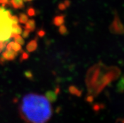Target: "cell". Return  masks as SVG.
Masks as SVG:
<instances>
[{"label": "cell", "instance_id": "cell-21", "mask_svg": "<svg viewBox=\"0 0 124 123\" xmlns=\"http://www.w3.org/2000/svg\"><path fill=\"white\" fill-rule=\"evenodd\" d=\"M58 8L61 11H64V10H66L68 8V7L66 6V5L64 3V2H62V3H60L59 4Z\"/></svg>", "mask_w": 124, "mask_h": 123}, {"label": "cell", "instance_id": "cell-20", "mask_svg": "<svg viewBox=\"0 0 124 123\" xmlns=\"http://www.w3.org/2000/svg\"><path fill=\"white\" fill-rule=\"evenodd\" d=\"M30 31H29V30L25 29V30L22 31V37L23 38H28L29 35H30Z\"/></svg>", "mask_w": 124, "mask_h": 123}, {"label": "cell", "instance_id": "cell-3", "mask_svg": "<svg viewBox=\"0 0 124 123\" xmlns=\"http://www.w3.org/2000/svg\"><path fill=\"white\" fill-rule=\"evenodd\" d=\"M110 30L112 33L123 34L124 33V27L121 23L117 14H115L114 20L110 27Z\"/></svg>", "mask_w": 124, "mask_h": 123}, {"label": "cell", "instance_id": "cell-27", "mask_svg": "<svg viewBox=\"0 0 124 123\" xmlns=\"http://www.w3.org/2000/svg\"><path fill=\"white\" fill-rule=\"evenodd\" d=\"M60 91H61V90H60V88L59 87H57V88H55V91H54V92H55V93L57 94V95H58L60 93Z\"/></svg>", "mask_w": 124, "mask_h": 123}, {"label": "cell", "instance_id": "cell-8", "mask_svg": "<svg viewBox=\"0 0 124 123\" xmlns=\"http://www.w3.org/2000/svg\"><path fill=\"white\" fill-rule=\"evenodd\" d=\"M65 22V16L64 15H57L54 18L52 23L56 27H59L63 25Z\"/></svg>", "mask_w": 124, "mask_h": 123}, {"label": "cell", "instance_id": "cell-9", "mask_svg": "<svg viewBox=\"0 0 124 123\" xmlns=\"http://www.w3.org/2000/svg\"><path fill=\"white\" fill-rule=\"evenodd\" d=\"M25 25V27H24V28L26 30H29L30 32L34 31L35 30V28H36V22L33 19L28 20Z\"/></svg>", "mask_w": 124, "mask_h": 123}, {"label": "cell", "instance_id": "cell-23", "mask_svg": "<svg viewBox=\"0 0 124 123\" xmlns=\"http://www.w3.org/2000/svg\"><path fill=\"white\" fill-rule=\"evenodd\" d=\"M37 34L38 36H39V37L42 38V37H44L46 34V32L44 31V30H38L37 32Z\"/></svg>", "mask_w": 124, "mask_h": 123}, {"label": "cell", "instance_id": "cell-11", "mask_svg": "<svg viewBox=\"0 0 124 123\" xmlns=\"http://www.w3.org/2000/svg\"><path fill=\"white\" fill-rule=\"evenodd\" d=\"M23 31L22 27L18 24H11V33L13 35H21Z\"/></svg>", "mask_w": 124, "mask_h": 123}, {"label": "cell", "instance_id": "cell-25", "mask_svg": "<svg viewBox=\"0 0 124 123\" xmlns=\"http://www.w3.org/2000/svg\"><path fill=\"white\" fill-rule=\"evenodd\" d=\"M86 101L88 103H92L93 102V101H94V97L93 96V95L90 94V95H88L86 97Z\"/></svg>", "mask_w": 124, "mask_h": 123}, {"label": "cell", "instance_id": "cell-18", "mask_svg": "<svg viewBox=\"0 0 124 123\" xmlns=\"http://www.w3.org/2000/svg\"><path fill=\"white\" fill-rule=\"evenodd\" d=\"M24 75L28 79L31 80L33 79V73H32V72L30 70H26V71H25V72H24Z\"/></svg>", "mask_w": 124, "mask_h": 123}, {"label": "cell", "instance_id": "cell-2", "mask_svg": "<svg viewBox=\"0 0 124 123\" xmlns=\"http://www.w3.org/2000/svg\"><path fill=\"white\" fill-rule=\"evenodd\" d=\"M11 24V20L3 6L0 9V41H6L10 38Z\"/></svg>", "mask_w": 124, "mask_h": 123}, {"label": "cell", "instance_id": "cell-4", "mask_svg": "<svg viewBox=\"0 0 124 123\" xmlns=\"http://www.w3.org/2000/svg\"><path fill=\"white\" fill-rule=\"evenodd\" d=\"M18 55V52H16L14 50H6V51H4L2 53V57L6 60L11 61L15 60Z\"/></svg>", "mask_w": 124, "mask_h": 123}, {"label": "cell", "instance_id": "cell-26", "mask_svg": "<svg viewBox=\"0 0 124 123\" xmlns=\"http://www.w3.org/2000/svg\"><path fill=\"white\" fill-rule=\"evenodd\" d=\"M64 3L65 5H66V6H67L68 8L70 6V5H71V1H70L69 0H64Z\"/></svg>", "mask_w": 124, "mask_h": 123}, {"label": "cell", "instance_id": "cell-13", "mask_svg": "<svg viewBox=\"0 0 124 123\" xmlns=\"http://www.w3.org/2000/svg\"><path fill=\"white\" fill-rule=\"evenodd\" d=\"M11 45V49L13 50H14L16 52H18V51H21L22 50V45L16 42H15V41H13V42H10Z\"/></svg>", "mask_w": 124, "mask_h": 123}, {"label": "cell", "instance_id": "cell-14", "mask_svg": "<svg viewBox=\"0 0 124 123\" xmlns=\"http://www.w3.org/2000/svg\"><path fill=\"white\" fill-rule=\"evenodd\" d=\"M19 22L21 24H25L27 22V21L28 20V16L25 13H22L20 14L18 17Z\"/></svg>", "mask_w": 124, "mask_h": 123}, {"label": "cell", "instance_id": "cell-16", "mask_svg": "<svg viewBox=\"0 0 124 123\" xmlns=\"http://www.w3.org/2000/svg\"><path fill=\"white\" fill-rule=\"evenodd\" d=\"M58 31H59V33L61 35H66L68 33V28H66V27L64 25V24L61 25V26H59Z\"/></svg>", "mask_w": 124, "mask_h": 123}, {"label": "cell", "instance_id": "cell-5", "mask_svg": "<svg viewBox=\"0 0 124 123\" xmlns=\"http://www.w3.org/2000/svg\"><path fill=\"white\" fill-rule=\"evenodd\" d=\"M38 47V42L37 40L34 39L31 40L30 42H29L28 44L26 46V49H27V51L30 53L31 52H33L35 50L37 49Z\"/></svg>", "mask_w": 124, "mask_h": 123}, {"label": "cell", "instance_id": "cell-24", "mask_svg": "<svg viewBox=\"0 0 124 123\" xmlns=\"http://www.w3.org/2000/svg\"><path fill=\"white\" fill-rule=\"evenodd\" d=\"M93 109L95 112H97V111H100L101 109V105L98 104H96L93 106Z\"/></svg>", "mask_w": 124, "mask_h": 123}, {"label": "cell", "instance_id": "cell-10", "mask_svg": "<svg viewBox=\"0 0 124 123\" xmlns=\"http://www.w3.org/2000/svg\"><path fill=\"white\" fill-rule=\"evenodd\" d=\"M69 93L73 95H76L77 97H81L82 95V91L80 90L78 87L75 86H70L69 87Z\"/></svg>", "mask_w": 124, "mask_h": 123}, {"label": "cell", "instance_id": "cell-17", "mask_svg": "<svg viewBox=\"0 0 124 123\" xmlns=\"http://www.w3.org/2000/svg\"><path fill=\"white\" fill-rule=\"evenodd\" d=\"M27 15H28V16H30V17H31V16H35V14H36L35 9L34 8H31V7H30V8H29L27 9Z\"/></svg>", "mask_w": 124, "mask_h": 123}, {"label": "cell", "instance_id": "cell-19", "mask_svg": "<svg viewBox=\"0 0 124 123\" xmlns=\"http://www.w3.org/2000/svg\"><path fill=\"white\" fill-rule=\"evenodd\" d=\"M10 20H11V22L12 23L18 24L19 20H18V17L17 16L12 15L11 17H10Z\"/></svg>", "mask_w": 124, "mask_h": 123}, {"label": "cell", "instance_id": "cell-7", "mask_svg": "<svg viewBox=\"0 0 124 123\" xmlns=\"http://www.w3.org/2000/svg\"><path fill=\"white\" fill-rule=\"evenodd\" d=\"M9 3L13 8L16 9H22L25 6L23 0H10Z\"/></svg>", "mask_w": 124, "mask_h": 123}, {"label": "cell", "instance_id": "cell-12", "mask_svg": "<svg viewBox=\"0 0 124 123\" xmlns=\"http://www.w3.org/2000/svg\"><path fill=\"white\" fill-rule=\"evenodd\" d=\"M116 89L118 92H124V75L122 77L120 81L116 85Z\"/></svg>", "mask_w": 124, "mask_h": 123}, {"label": "cell", "instance_id": "cell-6", "mask_svg": "<svg viewBox=\"0 0 124 123\" xmlns=\"http://www.w3.org/2000/svg\"><path fill=\"white\" fill-rule=\"evenodd\" d=\"M46 97L50 102H55L57 99V94L53 90H48L46 92Z\"/></svg>", "mask_w": 124, "mask_h": 123}, {"label": "cell", "instance_id": "cell-28", "mask_svg": "<svg viewBox=\"0 0 124 123\" xmlns=\"http://www.w3.org/2000/svg\"><path fill=\"white\" fill-rule=\"evenodd\" d=\"M32 0H23V1H25V2H30Z\"/></svg>", "mask_w": 124, "mask_h": 123}, {"label": "cell", "instance_id": "cell-15", "mask_svg": "<svg viewBox=\"0 0 124 123\" xmlns=\"http://www.w3.org/2000/svg\"><path fill=\"white\" fill-rule=\"evenodd\" d=\"M14 41L20 44L21 45H23L25 44V40L23 38L20 36V35H16L14 36Z\"/></svg>", "mask_w": 124, "mask_h": 123}, {"label": "cell", "instance_id": "cell-1", "mask_svg": "<svg viewBox=\"0 0 124 123\" xmlns=\"http://www.w3.org/2000/svg\"><path fill=\"white\" fill-rule=\"evenodd\" d=\"M19 111L22 119L33 123L47 122L52 114L50 102L44 95L35 94H28L23 97Z\"/></svg>", "mask_w": 124, "mask_h": 123}, {"label": "cell", "instance_id": "cell-22", "mask_svg": "<svg viewBox=\"0 0 124 123\" xmlns=\"http://www.w3.org/2000/svg\"><path fill=\"white\" fill-rule=\"evenodd\" d=\"M20 61L22 62L23 60H27L29 58V55L27 53L25 52V51H23V53L22 55V57H21Z\"/></svg>", "mask_w": 124, "mask_h": 123}]
</instances>
